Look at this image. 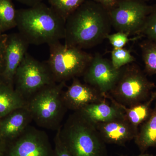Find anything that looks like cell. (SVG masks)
<instances>
[{
    "instance_id": "83f0119b",
    "label": "cell",
    "mask_w": 156,
    "mask_h": 156,
    "mask_svg": "<svg viewBox=\"0 0 156 156\" xmlns=\"http://www.w3.org/2000/svg\"><path fill=\"white\" fill-rule=\"evenodd\" d=\"M16 1L30 7L39 3L42 2L43 0H16Z\"/></svg>"
},
{
    "instance_id": "ffe728a7",
    "label": "cell",
    "mask_w": 156,
    "mask_h": 156,
    "mask_svg": "<svg viewBox=\"0 0 156 156\" xmlns=\"http://www.w3.org/2000/svg\"><path fill=\"white\" fill-rule=\"evenodd\" d=\"M145 71L150 75H156V42L147 41L141 44Z\"/></svg>"
},
{
    "instance_id": "277c9868",
    "label": "cell",
    "mask_w": 156,
    "mask_h": 156,
    "mask_svg": "<svg viewBox=\"0 0 156 156\" xmlns=\"http://www.w3.org/2000/svg\"><path fill=\"white\" fill-rule=\"evenodd\" d=\"M66 83H56L39 90L27 101L26 107L38 126L58 130L67 109L62 94Z\"/></svg>"
},
{
    "instance_id": "9a60e30c",
    "label": "cell",
    "mask_w": 156,
    "mask_h": 156,
    "mask_svg": "<svg viewBox=\"0 0 156 156\" xmlns=\"http://www.w3.org/2000/svg\"><path fill=\"white\" fill-rule=\"evenodd\" d=\"M76 112L94 124L105 122L125 115L123 110L116 105L108 102L106 98L102 101L90 104Z\"/></svg>"
},
{
    "instance_id": "ba28073f",
    "label": "cell",
    "mask_w": 156,
    "mask_h": 156,
    "mask_svg": "<svg viewBox=\"0 0 156 156\" xmlns=\"http://www.w3.org/2000/svg\"><path fill=\"white\" fill-rule=\"evenodd\" d=\"M153 8L141 0H121L108 11L112 25L128 36L139 34Z\"/></svg>"
},
{
    "instance_id": "44dd1931",
    "label": "cell",
    "mask_w": 156,
    "mask_h": 156,
    "mask_svg": "<svg viewBox=\"0 0 156 156\" xmlns=\"http://www.w3.org/2000/svg\"><path fill=\"white\" fill-rule=\"evenodd\" d=\"M51 7L65 21L86 0H48Z\"/></svg>"
},
{
    "instance_id": "7c38bea8",
    "label": "cell",
    "mask_w": 156,
    "mask_h": 156,
    "mask_svg": "<svg viewBox=\"0 0 156 156\" xmlns=\"http://www.w3.org/2000/svg\"><path fill=\"white\" fill-rule=\"evenodd\" d=\"M94 125L104 142L120 146H125L126 143L134 139L138 130L128 121L125 115L105 122Z\"/></svg>"
},
{
    "instance_id": "7a4b0ae2",
    "label": "cell",
    "mask_w": 156,
    "mask_h": 156,
    "mask_svg": "<svg viewBox=\"0 0 156 156\" xmlns=\"http://www.w3.org/2000/svg\"><path fill=\"white\" fill-rule=\"evenodd\" d=\"M65 23L51 7L42 2L17 10L16 27L30 45H48L64 39Z\"/></svg>"
},
{
    "instance_id": "52a82bcc",
    "label": "cell",
    "mask_w": 156,
    "mask_h": 156,
    "mask_svg": "<svg viewBox=\"0 0 156 156\" xmlns=\"http://www.w3.org/2000/svg\"><path fill=\"white\" fill-rule=\"evenodd\" d=\"M56 83L47 62L39 61L27 53L16 71L14 87L27 101L39 90Z\"/></svg>"
},
{
    "instance_id": "484cf974",
    "label": "cell",
    "mask_w": 156,
    "mask_h": 156,
    "mask_svg": "<svg viewBox=\"0 0 156 156\" xmlns=\"http://www.w3.org/2000/svg\"><path fill=\"white\" fill-rule=\"evenodd\" d=\"M7 35H4L0 40V75L2 72L4 66V55H5V48Z\"/></svg>"
},
{
    "instance_id": "5bb4252c",
    "label": "cell",
    "mask_w": 156,
    "mask_h": 156,
    "mask_svg": "<svg viewBox=\"0 0 156 156\" xmlns=\"http://www.w3.org/2000/svg\"><path fill=\"white\" fill-rule=\"evenodd\" d=\"M32 117L26 106L17 109L0 119V140L5 147L30 126Z\"/></svg>"
},
{
    "instance_id": "d6986e66",
    "label": "cell",
    "mask_w": 156,
    "mask_h": 156,
    "mask_svg": "<svg viewBox=\"0 0 156 156\" xmlns=\"http://www.w3.org/2000/svg\"><path fill=\"white\" fill-rule=\"evenodd\" d=\"M17 10L12 0H0V30L2 33L16 27Z\"/></svg>"
},
{
    "instance_id": "7402d4cb",
    "label": "cell",
    "mask_w": 156,
    "mask_h": 156,
    "mask_svg": "<svg viewBox=\"0 0 156 156\" xmlns=\"http://www.w3.org/2000/svg\"><path fill=\"white\" fill-rule=\"evenodd\" d=\"M135 61V58L128 50L123 48H114L112 53V63L117 69Z\"/></svg>"
},
{
    "instance_id": "9c48e42d",
    "label": "cell",
    "mask_w": 156,
    "mask_h": 156,
    "mask_svg": "<svg viewBox=\"0 0 156 156\" xmlns=\"http://www.w3.org/2000/svg\"><path fill=\"white\" fill-rule=\"evenodd\" d=\"M9 144L7 156H53L48 135L30 126Z\"/></svg>"
},
{
    "instance_id": "f546056e",
    "label": "cell",
    "mask_w": 156,
    "mask_h": 156,
    "mask_svg": "<svg viewBox=\"0 0 156 156\" xmlns=\"http://www.w3.org/2000/svg\"><path fill=\"white\" fill-rule=\"evenodd\" d=\"M142 156H156V155L148 154H143Z\"/></svg>"
},
{
    "instance_id": "d4e9b609",
    "label": "cell",
    "mask_w": 156,
    "mask_h": 156,
    "mask_svg": "<svg viewBox=\"0 0 156 156\" xmlns=\"http://www.w3.org/2000/svg\"><path fill=\"white\" fill-rule=\"evenodd\" d=\"M53 156H72L60 139L58 130L54 138V147Z\"/></svg>"
},
{
    "instance_id": "1f68e13d",
    "label": "cell",
    "mask_w": 156,
    "mask_h": 156,
    "mask_svg": "<svg viewBox=\"0 0 156 156\" xmlns=\"http://www.w3.org/2000/svg\"><path fill=\"white\" fill-rule=\"evenodd\" d=\"M141 1H144V2H146L147 1H148V0H141Z\"/></svg>"
},
{
    "instance_id": "3957f363",
    "label": "cell",
    "mask_w": 156,
    "mask_h": 156,
    "mask_svg": "<svg viewBox=\"0 0 156 156\" xmlns=\"http://www.w3.org/2000/svg\"><path fill=\"white\" fill-rule=\"evenodd\" d=\"M58 130L72 156H108L95 125L79 112H74Z\"/></svg>"
},
{
    "instance_id": "e0dca14e",
    "label": "cell",
    "mask_w": 156,
    "mask_h": 156,
    "mask_svg": "<svg viewBox=\"0 0 156 156\" xmlns=\"http://www.w3.org/2000/svg\"><path fill=\"white\" fill-rule=\"evenodd\" d=\"M138 128L134 142L140 154L150 147H156V104L148 118Z\"/></svg>"
},
{
    "instance_id": "4316f807",
    "label": "cell",
    "mask_w": 156,
    "mask_h": 156,
    "mask_svg": "<svg viewBox=\"0 0 156 156\" xmlns=\"http://www.w3.org/2000/svg\"><path fill=\"white\" fill-rule=\"evenodd\" d=\"M108 11L114 9L121 0H93Z\"/></svg>"
},
{
    "instance_id": "ac0fdd59",
    "label": "cell",
    "mask_w": 156,
    "mask_h": 156,
    "mask_svg": "<svg viewBox=\"0 0 156 156\" xmlns=\"http://www.w3.org/2000/svg\"><path fill=\"white\" fill-rule=\"evenodd\" d=\"M26 103L14 86L0 80V119L15 110L26 106Z\"/></svg>"
},
{
    "instance_id": "603a6c76",
    "label": "cell",
    "mask_w": 156,
    "mask_h": 156,
    "mask_svg": "<svg viewBox=\"0 0 156 156\" xmlns=\"http://www.w3.org/2000/svg\"><path fill=\"white\" fill-rule=\"evenodd\" d=\"M139 34L156 42V5H153L152 10L148 15Z\"/></svg>"
},
{
    "instance_id": "cb8c5ba5",
    "label": "cell",
    "mask_w": 156,
    "mask_h": 156,
    "mask_svg": "<svg viewBox=\"0 0 156 156\" xmlns=\"http://www.w3.org/2000/svg\"><path fill=\"white\" fill-rule=\"evenodd\" d=\"M106 38L108 39L114 48H122L129 41L128 35L120 32L112 34H109Z\"/></svg>"
},
{
    "instance_id": "f1b7e54d",
    "label": "cell",
    "mask_w": 156,
    "mask_h": 156,
    "mask_svg": "<svg viewBox=\"0 0 156 156\" xmlns=\"http://www.w3.org/2000/svg\"><path fill=\"white\" fill-rule=\"evenodd\" d=\"M4 145L0 140V156H2L4 153Z\"/></svg>"
},
{
    "instance_id": "4fadbf2b",
    "label": "cell",
    "mask_w": 156,
    "mask_h": 156,
    "mask_svg": "<svg viewBox=\"0 0 156 156\" xmlns=\"http://www.w3.org/2000/svg\"><path fill=\"white\" fill-rule=\"evenodd\" d=\"M72 83L63 91L62 99L66 108L74 112L90 104L102 101L105 98L98 90L87 83H83L78 78L73 79Z\"/></svg>"
},
{
    "instance_id": "5b68a950",
    "label": "cell",
    "mask_w": 156,
    "mask_h": 156,
    "mask_svg": "<svg viewBox=\"0 0 156 156\" xmlns=\"http://www.w3.org/2000/svg\"><path fill=\"white\" fill-rule=\"evenodd\" d=\"M48 46L50 57L47 63L56 83H66L83 75L93 57L82 49L62 44L59 41Z\"/></svg>"
},
{
    "instance_id": "6da1fadb",
    "label": "cell",
    "mask_w": 156,
    "mask_h": 156,
    "mask_svg": "<svg viewBox=\"0 0 156 156\" xmlns=\"http://www.w3.org/2000/svg\"><path fill=\"white\" fill-rule=\"evenodd\" d=\"M111 26L108 11L86 0L66 21L65 44L81 49L94 47L106 38Z\"/></svg>"
},
{
    "instance_id": "30bf717a",
    "label": "cell",
    "mask_w": 156,
    "mask_h": 156,
    "mask_svg": "<svg viewBox=\"0 0 156 156\" xmlns=\"http://www.w3.org/2000/svg\"><path fill=\"white\" fill-rule=\"evenodd\" d=\"M121 69L115 68L111 61L97 54L92 57L84 73V81L104 96L115 87L121 74Z\"/></svg>"
},
{
    "instance_id": "2e32d148",
    "label": "cell",
    "mask_w": 156,
    "mask_h": 156,
    "mask_svg": "<svg viewBox=\"0 0 156 156\" xmlns=\"http://www.w3.org/2000/svg\"><path fill=\"white\" fill-rule=\"evenodd\" d=\"M105 97L122 108L128 121L138 129L140 126L147 119L151 112L152 104L156 100V90L153 91L149 98L145 101L129 107L118 103L108 94L105 95Z\"/></svg>"
},
{
    "instance_id": "8992f818",
    "label": "cell",
    "mask_w": 156,
    "mask_h": 156,
    "mask_svg": "<svg viewBox=\"0 0 156 156\" xmlns=\"http://www.w3.org/2000/svg\"><path fill=\"white\" fill-rule=\"evenodd\" d=\"M156 86L135 65L121 69L119 78L108 95L118 103L131 107L149 98Z\"/></svg>"
},
{
    "instance_id": "4dcf8cb0",
    "label": "cell",
    "mask_w": 156,
    "mask_h": 156,
    "mask_svg": "<svg viewBox=\"0 0 156 156\" xmlns=\"http://www.w3.org/2000/svg\"><path fill=\"white\" fill-rule=\"evenodd\" d=\"M2 32H1V31L0 30V40H1V39L2 38L3 35H4L2 34Z\"/></svg>"
},
{
    "instance_id": "8fae6325",
    "label": "cell",
    "mask_w": 156,
    "mask_h": 156,
    "mask_svg": "<svg viewBox=\"0 0 156 156\" xmlns=\"http://www.w3.org/2000/svg\"><path fill=\"white\" fill-rule=\"evenodd\" d=\"M29 45L19 33L8 35L4 55V68L0 75V80L14 87L15 74L27 53Z\"/></svg>"
}]
</instances>
